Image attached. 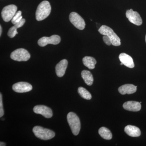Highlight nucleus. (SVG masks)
I'll use <instances>...</instances> for the list:
<instances>
[{"label":"nucleus","instance_id":"nucleus-1","mask_svg":"<svg viewBox=\"0 0 146 146\" xmlns=\"http://www.w3.org/2000/svg\"><path fill=\"white\" fill-rule=\"evenodd\" d=\"M51 10L50 4L48 1H44L42 2L37 7L35 16L37 21L44 20L49 16Z\"/></svg>","mask_w":146,"mask_h":146},{"label":"nucleus","instance_id":"nucleus-2","mask_svg":"<svg viewBox=\"0 0 146 146\" xmlns=\"http://www.w3.org/2000/svg\"><path fill=\"white\" fill-rule=\"evenodd\" d=\"M67 120L73 134L77 136L81 128L80 120L78 116L74 112H69L67 115Z\"/></svg>","mask_w":146,"mask_h":146},{"label":"nucleus","instance_id":"nucleus-3","mask_svg":"<svg viewBox=\"0 0 146 146\" xmlns=\"http://www.w3.org/2000/svg\"><path fill=\"white\" fill-rule=\"evenodd\" d=\"M33 131L37 138L45 141L52 139L55 135L53 131L38 126L34 127Z\"/></svg>","mask_w":146,"mask_h":146},{"label":"nucleus","instance_id":"nucleus-4","mask_svg":"<svg viewBox=\"0 0 146 146\" xmlns=\"http://www.w3.org/2000/svg\"><path fill=\"white\" fill-rule=\"evenodd\" d=\"M98 31L101 34L108 36L111 39L112 44L113 46H118L121 45V39L109 27L106 25L102 26L98 30Z\"/></svg>","mask_w":146,"mask_h":146},{"label":"nucleus","instance_id":"nucleus-5","mask_svg":"<svg viewBox=\"0 0 146 146\" xmlns=\"http://www.w3.org/2000/svg\"><path fill=\"white\" fill-rule=\"evenodd\" d=\"M10 57L17 61H26L30 59L31 55L26 50L23 48L16 49L11 54Z\"/></svg>","mask_w":146,"mask_h":146},{"label":"nucleus","instance_id":"nucleus-6","mask_svg":"<svg viewBox=\"0 0 146 146\" xmlns=\"http://www.w3.org/2000/svg\"><path fill=\"white\" fill-rule=\"evenodd\" d=\"M17 6L14 5H10L5 7L1 12L3 20L5 22L11 21L17 12Z\"/></svg>","mask_w":146,"mask_h":146},{"label":"nucleus","instance_id":"nucleus-7","mask_svg":"<svg viewBox=\"0 0 146 146\" xmlns=\"http://www.w3.org/2000/svg\"><path fill=\"white\" fill-rule=\"evenodd\" d=\"M69 19L72 24L77 29L82 30L85 28L86 24L82 17L76 12H72L69 16Z\"/></svg>","mask_w":146,"mask_h":146},{"label":"nucleus","instance_id":"nucleus-8","mask_svg":"<svg viewBox=\"0 0 146 146\" xmlns=\"http://www.w3.org/2000/svg\"><path fill=\"white\" fill-rule=\"evenodd\" d=\"M60 36L58 35H53L50 37L43 36L39 39L38 44L40 46L44 47L48 44H58L60 42Z\"/></svg>","mask_w":146,"mask_h":146},{"label":"nucleus","instance_id":"nucleus-9","mask_svg":"<svg viewBox=\"0 0 146 146\" xmlns=\"http://www.w3.org/2000/svg\"><path fill=\"white\" fill-rule=\"evenodd\" d=\"M126 16L131 23L137 26H140L143 23V21L140 14L137 11L130 9L127 11Z\"/></svg>","mask_w":146,"mask_h":146},{"label":"nucleus","instance_id":"nucleus-10","mask_svg":"<svg viewBox=\"0 0 146 146\" xmlns=\"http://www.w3.org/2000/svg\"><path fill=\"white\" fill-rule=\"evenodd\" d=\"M35 113L40 114L46 118H50L52 117V110L50 108L44 105H36L33 108Z\"/></svg>","mask_w":146,"mask_h":146},{"label":"nucleus","instance_id":"nucleus-11","mask_svg":"<svg viewBox=\"0 0 146 146\" xmlns=\"http://www.w3.org/2000/svg\"><path fill=\"white\" fill-rule=\"evenodd\" d=\"M12 89L17 93H23L31 91L33 87L31 84L28 82H21L14 84L12 86Z\"/></svg>","mask_w":146,"mask_h":146},{"label":"nucleus","instance_id":"nucleus-12","mask_svg":"<svg viewBox=\"0 0 146 146\" xmlns=\"http://www.w3.org/2000/svg\"><path fill=\"white\" fill-rule=\"evenodd\" d=\"M124 109L132 112H138L141 110V103L135 101H128L125 102L123 104Z\"/></svg>","mask_w":146,"mask_h":146},{"label":"nucleus","instance_id":"nucleus-13","mask_svg":"<svg viewBox=\"0 0 146 146\" xmlns=\"http://www.w3.org/2000/svg\"><path fill=\"white\" fill-rule=\"evenodd\" d=\"M68 65V61L66 59L60 61L56 66V73L59 77H62L64 75Z\"/></svg>","mask_w":146,"mask_h":146},{"label":"nucleus","instance_id":"nucleus-14","mask_svg":"<svg viewBox=\"0 0 146 146\" xmlns=\"http://www.w3.org/2000/svg\"><path fill=\"white\" fill-rule=\"evenodd\" d=\"M119 59L121 63H122L127 68H133L134 67V63L133 58L124 53H122L119 55Z\"/></svg>","mask_w":146,"mask_h":146},{"label":"nucleus","instance_id":"nucleus-15","mask_svg":"<svg viewBox=\"0 0 146 146\" xmlns=\"http://www.w3.org/2000/svg\"><path fill=\"white\" fill-rule=\"evenodd\" d=\"M137 90V86L132 84H126L120 86L118 89L119 92L122 95L131 94L135 93Z\"/></svg>","mask_w":146,"mask_h":146},{"label":"nucleus","instance_id":"nucleus-16","mask_svg":"<svg viewBox=\"0 0 146 146\" xmlns=\"http://www.w3.org/2000/svg\"><path fill=\"white\" fill-rule=\"evenodd\" d=\"M124 131L128 135L131 137H139L141 135L140 129L135 126L128 125L125 128Z\"/></svg>","mask_w":146,"mask_h":146},{"label":"nucleus","instance_id":"nucleus-17","mask_svg":"<svg viewBox=\"0 0 146 146\" xmlns=\"http://www.w3.org/2000/svg\"><path fill=\"white\" fill-rule=\"evenodd\" d=\"M25 23V20L22 19L21 21L18 23L14 25V26L11 27L8 32L7 35L10 38H13L16 36V34H18V32L17 31V29L23 27Z\"/></svg>","mask_w":146,"mask_h":146},{"label":"nucleus","instance_id":"nucleus-18","mask_svg":"<svg viewBox=\"0 0 146 146\" xmlns=\"http://www.w3.org/2000/svg\"><path fill=\"white\" fill-rule=\"evenodd\" d=\"M82 62L84 66L90 70H93L95 68L97 61L94 57L91 56H85L82 59Z\"/></svg>","mask_w":146,"mask_h":146},{"label":"nucleus","instance_id":"nucleus-19","mask_svg":"<svg viewBox=\"0 0 146 146\" xmlns=\"http://www.w3.org/2000/svg\"><path fill=\"white\" fill-rule=\"evenodd\" d=\"M81 76L85 83L88 86H91L94 82V78L91 72L89 71H82L81 73Z\"/></svg>","mask_w":146,"mask_h":146},{"label":"nucleus","instance_id":"nucleus-20","mask_svg":"<svg viewBox=\"0 0 146 146\" xmlns=\"http://www.w3.org/2000/svg\"><path fill=\"white\" fill-rule=\"evenodd\" d=\"M99 133L102 138L106 140H109L112 139V133L109 129L105 127H102L99 129Z\"/></svg>","mask_w":146,"mask_h":146},{"label":"nucleus","instance_id":"nucleus-21","mask_svg":"<svg viewBox=\"0 0 146 146\" xmlns=\"http://www.w3.org/2000/svg\"><path fill=\"white\" fill-rule=\"evenodd\" d=\"M78 91L79 95L84 99L90 100L92 98L91 94L83 87H79Z\"/></svg>","mask_w":146,"mask_h":146},{"label":"nucleus","instance_id":"nucleus-22","mask_svg":"<svg viewBox=\"0 0 146 146\" xmlns=\"http://www.w3.org/2000/svg\"><path fill=\"white\" fill-rule=\"evenodd\" d=\"M22 19H23V17L22 16V12L21 11H19L16 12L15 16L12 18L11 20V23L13 25H15L20 22Z\"/></svg>","mask_w":146,"mask_h":146},{"label":"nucleus","instance_id":"nucleus-23","mask_svg":"<svg viewBox=\"0 0 146 146\" xmlns=\"http://www.w3.org/2000/svg\"><path fill=\"white\" fill-rule=\"evenodd\" d=\"M4 114V111L3 107L2 96L1 93L0 94V117H3Z\"/></svg>","mask_w":146,"mask_h":146},{"label":"nucleus","instance_id":"nucleus-24","mask_svg":"<svg viewBox=\"0 0 146 146\" xmlns=\"http://www.w3.org/2000/svg\"><path fill=\"white\" fill-rule=\"evenodd\" d=\"M103 39L104 42L106 45L110 46L112 44L111 39L107 35H104L103 36Z\"/></svg>","mask_w":146,"mask_h":146},{"label":"nucleus","instance_id":"nucleus-25","mask_svg":"<svg viewBox=\"0 0 146 146\" xmlns=\"http://www.w3.org/2000/svg\"><path fill=\"white\" fill-rule=\"evenodd\" d=\"M0 146H6L5 143H3V142H0Z\"/></svg>","mask_w":146,"mask_h":146},{"label":"nucleus","instance_id":"nucleus-26","mask_svg":"<svg viewBox=\"0 0 146 146\" xmlns=\"http://www.w3.org/2000/svg\"><path fill=\"white\" fill-rule=\"evenodd\" d=\"M2 32V27L0 26V35H1Z\"/></svg>","mask_w":146,"mask_h":146},{"label":"nucleus","instance_id":"nucleus-27","mask_svg":"<svg viewBox=\"0 0 146 146\" xmlns=\"http://www.w3.org/2000/svg\"><path fill=\"white\" fill-rule=\"evenodd\" d=\"M120 65H123V63H121V64H120Z\"/></svg>","mask_w":146,"mask_h":146},{"label":"nucleus","instance_id":"nucleus-28","mask_svg":"<svg viewBox=\"0 0 146 146\" xmlns=\"http://www.w3.org/2000/svg\"><path fill=\"white\" fill-rule=\"evenodd\" d=\"M145 41L146 42V36H145Z\"/></svg>","mask_w":146,"mask_h":146}]
</instances>
